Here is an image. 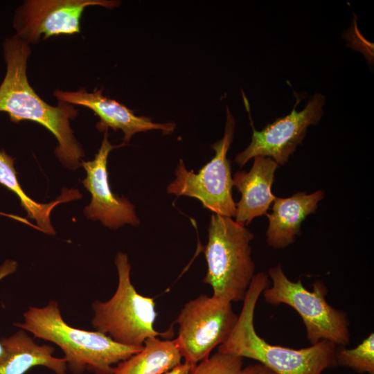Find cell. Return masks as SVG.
<instances>
[{
    "instance_id": "e0dca14e",
    "label": "cell",
    "mask_w": 374,
    "mask_h": 374,
    "mask_svg": "<svg viewBox=\"0 0 374 374\" xmlns=\"http://www.w3.org/2000/svg\"><path fill=\"white\" fill-rule=\"evenodd\" d=\"M0 184L14 193L19 199L21 206L26 211L28 216L35 220L36 228L39 231L54 234L55 231L50 221V214L53 208L60 202H67L79 197L78 191L67 190L62 193L55 201L41 204L35 202L23 190L17 177L14 167V159L7 154L3 150H0Z\"/></svg>"
},
{
    "instance_id": "7402d4cb",
    "label": "cell",
    "mask_w": 374,
    "mask_h": 374,
    "mask_svg": "<svg viewBox=\"0 0 374 374\" xmlns=\"http://www.w3.org/2000/svg\"><path fill=\"white\" fill-rule=\"evenodd\" d=\"M193 366H192L186 362H184L165 374H190Z\"/></svg>"
},
{
    "instance_id": "7c38bea8",
    "label": "cell",
    "mask_w": 374,
    "mask_h": 374,
    "mask_svg": "<svg viewBox=\"0 0 374 374\" xmlns=\"http://www.w3.org/2000/svg\"><path fill=\"white\" fill-rule=\"evenodd\" d=\"M53 95L60 102L91 109L100 120L97 125L100 130L108 127L121 130L125 144L138 132L160 130L168 134L175 128L174 123H157L150 118L135 115L133 111L119 102L105 96L102 89L93 92H88L84 88L75 91L55 90Z\"/></svg>"
},
{
    "instance_id": "7a4b0ae2",
    "label": "cell",
    "mask_w": 374,
    "mask_h": 374,
    "mask_svg": "<svg viewBox=\"0 0 374 374\" xmlns=\"http://www.w3.org/2000/svg\"><path fill=\"white\" fill-rule=\"evenodd\" d=\"M270 285L267 274L253 276L247 291L237 321L228 337L218 346L217 352L240 358H249L276 374H321L337 365V346L322 340L309 347L294 349L272 345L256 332L253 319L258 300Z\"/></svg>"
},
{
    "instance_id": "277c9868",
    "label": "cell",
    "mask_w": 374,
    "mask_h": 374,
    "mask_svg": "<svg viewBox=\"0 0 374 374\" xmlns=\"http://www.w3.org/2000/svg\"><path fill=\"white\" fill-rule=\"evenodd\" d=\"M253 234L231 217L212 214L204 253L207 272L203 283L215 297L232 302L243 301L255 276L251 241Z\"/></svg>"
},
{
    "instance_id": "ac0fdd59",
    "label": "cell",
    "mask_w": 374,
    "mask_h": 374,
    "mask_svg": "<svg viewBox=\"0 0 374 374\" xmlns=\"http://www.w3.org/2000/svg\"><path fill=\"white\" fill-rule=\"evenodd\" d=\"M337 348V366L352 368L359 373L374 374V334L371 333L353 348Z\"/></svg>"
},
{
    "instance_id": "30bf717a",
    "label": "cell",
    "mask_w": 374,
    "mask_h": 374,
    "mask_svg": "<svg viewBox=\"0 0 374 374\" xmlns=\"http://www.w3.org/2000/svg\"><path fill=\"white\" fill-rule=\"evenodd\" d=\"M287 116L276 118L267 124L262 130L255 129L249 114L253 133L250 144L235 158L236 163L242 167L251 159L260 156L269 157L279 166L285 165L290 155L301 144L310 125H316L323 115L325 97L317 93L306 106L297 112L296 106Z\"/></svg>"
},
{
    "instance_id": "9c48e42d",
    "label": "cell",
    "mask_w": 374,
    "mask_h": 374,
    "mask_svg": "<svg viewBox=\"0 0 374 374\" xmlns=\"http://www.w3.org/2000/svg\"><path fill=\"white\" fill-rule=\"evenodd\" d=\"M114 0H27L15 10V36L30 44L59 35L80 32V20L87 7L118 6Z\"/></svg>"
},
{
    "instance_id": "9a60e30c",
    "label": "cell",
    "mask_w": 374,
    "mask_h": 374,
    "mask_svg": "<svg viewBox=\"0 0 374 374\" xmlns=\"http://www.w3.org/2000/svg\"><path fill=\"white\" fill-rule=\"evenodd\" d=\"M0 342L6 353L0 364V374H25L37 366H45L56 374H66L64 358L54 357L51 346L36 344L23 329L10 337L1 338Z\"/></svg>"
},
{
    "instance_id": "ffe728a7",
    "label": "cell",
    "mask_w": 374,
    "mask_h": 374,
    "mask_svg": "<svg viewBox=\"0 0 374 374\" xmlns=\"http://www.w3.org/2000/svg\"><path fill=\"white\" fill-rule=\"evenodd\" d=\"M17 267V263L13 260H6L0 267V280L7 275L14 272ZM6 357V353L0 342V364L2 363Z\"/></svg>"
},
{
    "instance_id": "2e32d148",
    "label": "cell",
    "mask_w": 374,
    "mask_h": 374,
    "mask_svg": "<svg viewBox=\"0 0 374 374\" xmlns=\"http://www.w3.org/2000/svg\"><path fill=\"white\" fill-rule=\"evenodd\" d=\"M175 339H147L142 349L113 368L114 374H165L181 364Z\"/></svg>"
},
{
    "instance_id": "6da1fadb",
    "label": "cell",
    "mask_w": 374,
    "mask_h": 374,
    "mask_svg": "<svg viewBox=\"0 0 374 374\" xmlns=\"http://www.w3.org/2000/svg\"><path fill=\"white\" fill-rule=\"evenodd\" d=\"M3 51L6 72L0 84V112L7 113L12 122L31 121L46 127L57 141V158L66 167L77 168L84 152L70 121L78 115V110L73 105L60 101L57 106L48 105L30 85L27 62L31 49L28 43L13 35L4 40Z\"/></svg>"
},
{
    "instance_id": "8fae6325",
    "label": "cell",
    "mask_w": 374,
    "mask_h": 374,
    "mask_svg": "<svg viewBox=\"0 0 374 374\" xmlns=\"http://www.w3.org/2000/svg\"><path fill=\"white\" fill-rule=\"evenodd\" d=\"M125 145L124 143L119 145H112L108 140L107 128H105L101 145L94 159L81 162L87 174L82 183L91 195L84 213L89 219L99 220L104 226L113 229L126 224L138 226L140 222L134 206L127 198L116 195L111 190L108 179L109 154L113 149Z\"/></svg>"
},
{
    "instance_id": "3957f363",
    "label": "cell",
    "mask_w": 374,
    "mask_h": 374,
    "mask_svg": "<svg viewBox=\"0 0 374 374\" xmlns=\"http://www.w3.org/2000/svg\"><path fill=\"white\" fill-rule=\"evenodd\" d=\"M24 321L14 325L35 337L51 341L64 352L69 370L80 374L85 369L95 374H114L112 366L139 352L142 347L123 345L98 331L72 327L62 319L57 301L44 307H30Z\"/></svg>"
},
{
    "instance_id": "4fadbf2b",
    "label": "cell",
    "mask_w": 374,
    "mask_h": 374,
    "mask_svg": "<svg viewBox=\"0 0 374 374\" xmlns=\"http://www.w3.org/2000/svg\"><path fill=\"white\" fill-rule=\"evenodd\" d=\"M249 172L238 171L233 177V184L240 193L235 203V222L242 226L249 224L253 218L267 213L276 199L271 192L274 174L278 165L269 157H255Z\"/></svg>"
},
{
    "instance_id": "ba28073f",
    "label": "cell",
    "mask_w": 374,
    "mask_h": 374,
    "mask_svg": "<svg viewBox=\"0 0 374 374\" xmlns=\"http://www.w3.org/2000/svg\"><path fill=\"white\" fill-rule=\"evenodd\" d=\"M231 303L202 294L184 305L175 320V339L184 362L196 365L228 337L238 317Z\"/></svg>"
},
{
    "instance_id": "52a82bcc",
    "label": "cell",
    "mask_w": 374,
    "mask_h": 374,
    "mask_svg": "<svg viewBox=\"0 0 374 374\" xmlns=\"http://www.w3.org/2000/svg\"><path fill=\"white\" fill-rule=\"evenodd\" d=\"M234 130L235 119L227 107L224 136L211 145L215 152L214 157L197 173L188 171L180 160L175 172V179L167 186L168 193L177 197L195 198L215 214L235 217L231 161L227 158Z\"/></svg>"
},
{
    "instance_id": "5bb4252c",
    "label": "cell",
    "mask_w": 374,
    "mask_h": 374,
    "mask_svg": "<svg viewBox=\"0 0 374 374\" xmlns=\"http://www.w3.org/2000/svg\"><path fill=\"white\" fill-rule=\"evenodd\" d=\"M324 197V191L311 194L297 192L292 196L276 197L271 213L265 215L269 220L266 231L267 242L274 249H284L301 234V223L309 215L315 213L318 203Z\"/></svg>"
},
{
    "instance_id": "44dd1931",
    "label": "cell",
    "mask_w": 374,
    "mask_h": 374,
    "mask_svg": "<svg viewBox=\"0 0 374 374\" xmlns=\"http://www.w3.org/2000/svg\"><path fill=\"white\" fill-rule=\"evenodd\" d=\"M239 374H276L265 366L258 363L249 364L242 368Z\"/></svg>"
},
{
    "instance_id": "d6986e66",
    "label": "cell",
    "mask_w": 374,
    "mask_h": 374,
    "mask_svg": "<svg viewBox=\"0 0 374 374\" xmlns=\"http://www.w3.org/2000/svg\"><path fill=\"white\" fill-rule=\"evenodd\" d=\"M242 358L217 352L193 366L190 374H239Z\"/></svg>"
},
{
    "instance_id": "8992f818",
    "label": "cell",
    "mask_w": 374,
    "mask_h": 374,
    "mask_svg": "<svg viewBox=\"0 0 374 374\" xmlns=\"http://www.w3.org/2000/svg\"><path fill=\"white\" fill-rule=\"evenodd\" d=\"M271 285L265 288L262 296L272 305L285 304L297 312L304 323L307 339L311 345L326 340L337 346L350 344V333L346 313L328 304L326 300L328 288L321 280L313 283L308 291L301 280H290L280 264L268 271Z\"/></svg>"
},
{
    "instance_id": "5b68a950",
    "label": "cell",
    "mask_w": 374,
    "mask_h": 374,
    "mask_svg": "<svg viewBox=\"0 0 374 374\" xmlns=\"http://www.w3.org/2000/svg\"><path fill=\"white\" fill-rule=\"evenodd\" d=\"M114 262L118 275V287L109 300L93 303V327L119 344L136 347H142L150 337H172V328L165 332L154 329V300L139 294L132 285L127 255L118 252Z\"/></svg>"
}]
</instances>
